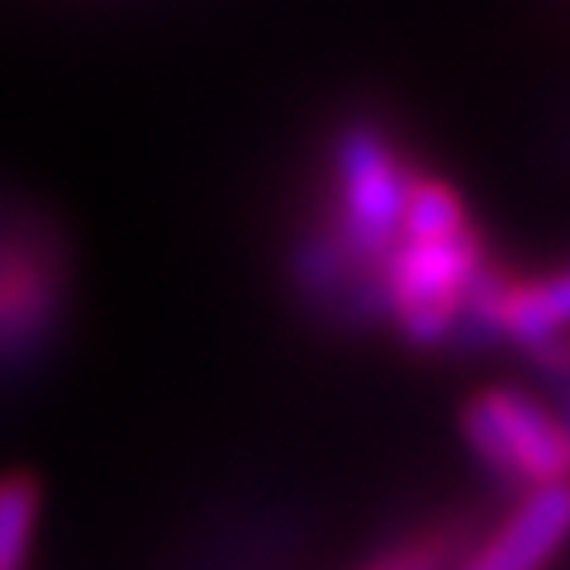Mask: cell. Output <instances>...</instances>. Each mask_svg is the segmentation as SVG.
<instances>
[{
  "mask_svg": "<svg viewBox=\"0 0 570 570\" xmlns=\"http://www.w3.org/2000/svg\"><path fill=\"white\" fill-rule=\"evenodd\" d=\"M557 419L566 428V442H570V390H561V404H557Z\"/></svg>",
  "mask_w": 570,
  "mask_h": 570,
  "instance_id": "obj_9",
  "label": "cell"
},
{
  "mask_svg": "<svg viewBox=\"0 0 570 570\" xmlns=\"http://www.w3.org/2000/svg\"><path fill=\"white\" fill-rule=\"evenodd\" d=\"M39 480L29 471L0 475V570H24L33 547V523H39Z\"/></svg>",
  "mask_w": 570,
  "mask_h": 570,
  "instance_id": "obj_8",
  "label": "cell"
},
{
  "mask_svg": "<svg viewBox=\"0 0 570 570\" xmlns=\"http://www.w3.org/2000/svg\"><path fill=\"white\" fill-rule=\"evenodd\" d=\"M471 551V532L466 523H438L423 532H409L404 542L385 547L381 557H371L362 570H456Z\"/></svg>",
  "mask_w": 570,
  "mask_h": 570,
  "instance_id": "obj_7",
  "label": "cell"
},
{
  "mask_svg": "<svg viewBox=\"0 0 570 570\" xmlns=\"http://www.w3.org/2000/svg\"><path fill=\"white\" fill-rule=\"evenodd\" d=\"M561 333H570V262L547 276H513L504 318H499V343L528 352Z\"/></svg>",
  "mask_w": 570,
  "mask_h": 570,
  "instance_id": "obj_5",
  "label": "cell"
},
{
  "mask_svg": "<svg viewBox=\"0 0 570 570\" xmlns=\"http://www.w3.org/2000/svg\"><path fill=\"white\" fill-rule=\"evenodd\" d=\"M461 438L504 490L570 485V442L557 409L519 385H485L461 404Z\"/></svg>",
  "mask_w": 570,
  "mask_h": 570,
  "instance_id": "obj_2",
  "label": "cell"
},
{
  "mask_svg": "<svg viewBox=\"0 0 570 570\" xmlns=\"http://www.w3.org/2000/svg\"><path fill=\"white\" fill-rule=\"evenodd\" d=\"M414 167L400 157L395 138L371 119H347L328 153V234L347 247L362 266H385L390 247L400 243L404 195Z\"/></svg>",
  "mask_w": 570,
  "mask_h": 570,
  "instance_id": "obj_1",
  "label": "cell"
},
{
  "mask_svg": "<svg viewBox=\"0 0 570 570\" xmlns=\"http://www.w3.org/2000/svg\"><path fill=\"white\" fill-rule=\"evenodd\" d=\"M490 262L480 228L438 243H395L381 266L385 318L409 347H448L471 281Z\"/></svg>",
  "mask_w": 570,
  "mask_h": 570,
  "instance_id": "obj_3",
  "label": "cell"
},
{
  "mask_svg": "<svg viewBox=\"0 0 570 570\" xmlns=\"http://www.w3.org/2000/svg\"><path fill=\"white\" fill-rule=\"evenodd\" d=\"M570 542V485L532 490L513 504L490 538H480L456 570H547Z\"/></svg>",
  "mask_w": 570,
  "mask_h": 570,
  "instance_id": "obj_4",
  "label": "cell"
},
{
  "mask_svg": "<svg viewBox=\"0 0 570 570\" xmlns=\"http://www.w3.org/2000/svg\"><path fill=\"white\" fill-rule=\"evenodd\" d=\"M466 228H475V224H471L466 200L456 195V186L442 181V176L414 171L409 195H404V214H400V243H438V238L466 234Z\"/></svg>",
  "mask_w": 570,
  "mask_h": 570,
  "instance_id": "obj_6",
  "label": "cell"
}]
</instances>
